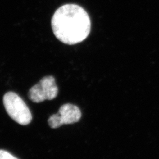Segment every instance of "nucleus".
Returning <instances> with one entry per match:
<instances>
[{"label": "nucleus", "mask_w": 159, "mask_h": 159, "mask_svg": "<svg viewBox=\"0 0 159 159\" xmlns=\"http://www.w3.org/2000/svg\"><path fill=\"white\" fill-rule=\"evenodd\" d=\"M53 33L60 41L73 45L82 42L90 34L91 21L87 12L76 4L58 8L51 20Z\"/></svg>", "instance_id": "obj_1"}, {"label": "nucleus", "mask_w": 159, "mask_h": 159, "mask_svg": "<svg viewBox=\"0 0 159 159\" xmlns=\"http://www.w3.org/2000/svg\"><path fill=\"white\" fill-rule=\"evenodd\" d=\"M3 104L9 116L19 125H25L31 123V111L23 99L16 93L7 92L3 97Z\"/></svg>", "instance_id": "obj_2"}, {"label": "nucleus", "mask_w": 159, "mask_h": 159, "mask_svg": "<svg viewBox=\"0 0 159 159\" xmlns=\"http://www.w3.org/2000/svg\"><path fill=\"white\" fill-rule=\"evenodd\" d=\"M58 89L54 77L48 75L33 86L29 91V98L35 103L43 102L46 100H51L57 97Z\"/></svg>", "instance_id": "obj_3"}, {"label": "nucleus", "mask_w": 159, "mask_h": 159, "mask_svg": "<svg viewBox=\"0 0 159 159\" xmlns=\"http://www.w3.org/2000/svg\"><path fill=\"white\" fill-rule=\"evenodd\" d=\"M81 113L78 107L71 104L63 105L57 114L48 119V125L52 129H57L64 125L73 124L79 121Z\"/></svg>", "instance_id": "obj_4"}, {"label": "nucleus", "mask_w": 159, "mask_h": 159, "mask_svg": "<svg viewBox=\"0 0 159 159\" xmlns=\"http://www.w3.org/2000/svg\"><path fill=\"white\" fill-rule=\"evenodd\" d=\"M0 159H18L11 154L4 150H0Z\"/></svg>", "instance_id": "obj_5"}]
</instances>
